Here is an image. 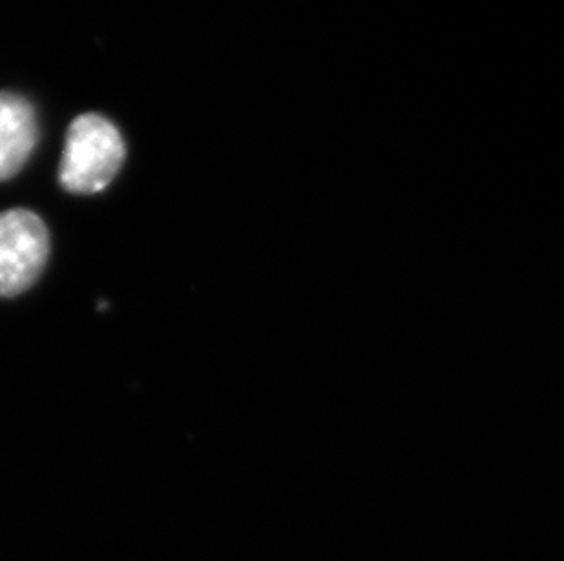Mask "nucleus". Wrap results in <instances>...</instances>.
Instances as JSON below:
<instances>
[{
  "mask_svg": "<svg viewBox=\"0 0 564 561\" xmlns=\"http://www.w3.org/2000/svg\"><path fill=\"white\" fill-rule=\"evenodd\" d=\"M37 117L24 97L0 91V180L26 165L37 144Z\"/></svg>",
  "mask_w": 564,
  "mask_h": 561,
  "instance_id": "3",
  "label": "nucleus"
},
{
  "mask_svg": "<svg viewBox=\"0 0 564 561\" xmlns=\"http://www.w3.org/2000/svg\"><path fill=\"white\" fill-rule=\"evenodd\" d=\"M50 233L37 213L15 208L0 213V297H15L43 274Z\"/></svg>",
  "mask_w": 564,
  "mask_h": 561,
  "instance_id": "2",
  "label": "nucleus"
},
{
  "mask_svg": "<svg viewBox=\"0 0 564 561\" xmlns=\"http://www.w3.org/2000/svg\"><path fill=\"white\" fill-rule=\"evenodd\" d=\"M123 138L107 117L85 113L69 124L61 160L59 180L69 194L105 190L123 166Z\"/></svg>",
  "mask_w": 564,
  "mask_h": 561,
  "instance_id": "1",
  "label": "nucleus"
}]
</instances>
